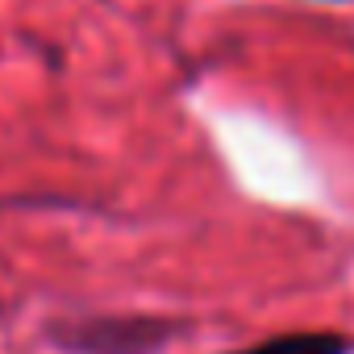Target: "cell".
<instances>
[{
	"label": "cell",
	"instance_id": "cell-1",
	"mask_svg": "<svg viewBox=\"0 0 354 354\" xmlns=\"http://www.w3.org/2000/svg\"><path fill=\"white\" fill-rule=\"evenodd\" d=\"M246 354H346V337H337V333H283V337L259 342Z\"/></svg>",
	"mask_w": 354,
	"mask_h": 354
}]
</instances>
